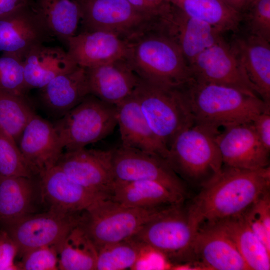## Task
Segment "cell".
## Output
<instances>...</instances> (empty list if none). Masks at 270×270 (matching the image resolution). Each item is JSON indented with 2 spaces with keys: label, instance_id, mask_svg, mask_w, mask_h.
<instances>
[{
  "label": "cell",
  "instance_id": "1",
  "mask_svg": "<svg viewBox=\"0 0 270 270\" xmlns=\"http://www.w3.org/2000/svg\"><path fill=\"white\" fill-rule=\"evenodd\" d=\"M270 186V166L248 170L223 165L187 208L189 218L198 228L242 214Z\"/></svg>",
  "mask_w": 270,
  "mask_h": 270
},
{
  "label": "cell",
  "instance_id": "2",
  "mask_svg": "<svg viewBox=\"0 0 270 270\" xmlns=\"http://www.w3.org/2000/svg\"><path fill=\"white\" fill-rule=\"evenodd\" d=\"M194 124L216 130L252 122L270 110L257 95L234 88L191 79L182 86Z\"/></svg>",
  "mask_w": 270,
  "mask_h": 270
},
{
  "label": "cell",
  "instance_id": "3",
  "mask_svg": "<svg viewBox=\"0 0 270 270\" xmlns=\"http://www.w3.org/2000/svg\"><path fill=\"white\" fill-rule=\"evenodd\" d=\"M126 60L142 80L169 86L192 79L186 59L174 40L160 26L129 42Z\"/></svg>",
  "mask_w": 270,
  "mask_h": 270
},
{
  "label": "cell",
  "instance_id": "4",
  "mask_svg": "<svg viewBox=\"0 0 270 270\" xmlns=\"http://www.w3.org/2000/svg\"><path fill=\"white\" fill-rule=\"evenodd\" d=\"M218 132L194 124L176 137L166 160L181 178L202 187L216 176L223 166L216 140Z\"/></svg>",
  "mask_w": 270,
  "mask_h": 270
},
{
  "label": "cell",
  "instance_id": "5",
  "mask_svg": "<svg viewBox=\"0 0 270 270\" xmlns=\"http://www.w3.org/2000/svg\"><path fill=\"white\" fill-rule=\"evenodd\" d=\"M150 128L168 148L176 137L194 124L182 88L140 80L134 92Z\"/></svg>",
  "mask_w": 270,
  "mask_h": 270
},
{
  "label": "cell",
  "instance_id": "6",
  "mask_svg": "<svg viewBox=\"0 0 270 270\" xmlns=\"http://www.w3.org/2000/svg\"><path fill=\"white\" fill-rule=\"evenodd\" d=\"M169 206L138 208L102 198L82 212V224L98 249L131 238Z\"/></svg>",
  "mask_w": 270,
  "mask_h": 270
},
{
  "label": "cell",
  "instance_id": "7",
  "mask_svg": "<svg viewBox=\"0 0 270 270\" xmlns=\"http://www.w3.org/2000/svg\"><path fill=\"white\" fill-rule=\"evenodd\" d=\"M53 124L64 150L84 148L113 132L117 126L116 106L89 94Z\"/></svg>",
  "mask_w": 270,
  "mask_h": 270
},
{
  "label": "cell",
  "instance_id": "8",
  "mask_svg": "<svg viewBox=\"0 0 270 270\" xmlns=\"http://www.w3.org/2000/svg\"><path fill=\"white\" fill-rule=\"evenodd\" d=\"M182 204L167 206L132 238L160 252L170 262H188L194 258L192 246L198 228Z\"/></svg>",
  "mask_w": 270,
  "mask_h": 270
},
{
  "label": "cell",
  "instance_id": "9",
  "mask_svg": "<svg viewBox=\"0 0 270 270\" xmlns=\"http://www.w3.org/2000/svg\"><path fill=\"white\" fill-rule=\"evenodd\" d=\"M83 31H103L128 42L160 27L162 17L142 13L128 0H74Z\"/></svg>",
  "mask_w": 270,
  "mask_h": 270
},
{
  "label": "cell",
  "instance_id": "10",
  "mask_svg": "<svg viewBox=\"0 0 270 270\" xmlns=\"http://www.w3.org/2000/svg\"><path fill=\"white\" fill-rule=\"evenodd\" d=\"M82 214L48 210L28 214L2 226L16 242L18 256L42 246L60 244L69 232L79 224Z\"/></svg>",
  "mask_w": 270,
  "mask_h": 270
},
{
  "label": "cell",
  "instance_id": "11",
  "mask_svg": "<svg viewBox=\"0 0 270 270\" xmlns=\"http://www.w3.org/2000/svg\"><path fill=\"white\" fill-rule=\"evenodd\" d=\"M115 181L150 180L158 182L184 197V182L166 160L140 150L120 146L112 149Z\"/></svg>",
  "mask_w": 270,
  "mask_h": 270
},
{
  "label": "cell",
  "instance_id": "12",
  "mask_svg": "<svg viewBox=\"0 0 270 270\" xmlns=\"http://www.w3.org/2000/svg\"><path fill=\"white\" fill-rule=\"evenodd\" d=\"M189 66L192 78L195 80L230 86L258 96L230 44L223 38L200 54Z\"/></svg>",
  "mask_w": 270,
  "mask_h": 270
},
{
  "label": "cell",
  "instance_id": "13",
  "mask_svg": "<svg viewBox=\"0 0 270 270\" xmlns=\"http://www.w3.org/2000/svg\"><path fill=\"white\" fill-rule=\"evenodd\" d=\"M112 150L86 148L63 152L56 166L86 188L109 198L114 181Z\"/></svg>",
  "mask_w": 270,
  "mask_h": 270
},
{
  "label": "cell",
  "instance_id": "14",
  "mask_svg": "<svg viewBox=\"0 0 270 270\" xmlns=\"http://www.w3.org/2000/svg\"><path fill=\"white\" fill-rule=\"evenodd\" d=\"M34 4L0 16V52L20 60L32 48L54 40Z\"/></svg>",
  "mask_w": 270,
  "mask_h": 270
},
{
  "label": "cell",
  "instance_id": "15",
  "mask_svg": "<svg viewBox=\"0 0 270 270\" xmlns=\"http://www.w3.org/2000/svg\"><path fill=\"white\" fill-rule=\"evenodd\" d=\"M216 140L224 166L248 170L269 166L270 151L258 138L252 122L224 128Z\"/></svg>",
  "mask_w": 270,
  "mask_h": 270
},
{
  "label": "cell",
  "instance_id": "16",
  "mask_svg": "<svg viewBox=\"0 0 270 270\" xmlns=\"http://www.w3.org/2000/svg\"><path fill=\"white\" fill-rule=\"evenodd\" d=\"M38 179L40 200L48 210L82 213L98 200L108 198L86 188L56 166Z\"/></svg>",
  "mask_w": 270,
  "mask_h": 270
},
{
  "label": "cell",
  "instance_id": "17",
  "mask_svg": "<svg viewBox=\"0 0 270 270\" xmlns=\"http://www.w3.org/2000/svg\"><path fill=\"white\" fill-rule=\"evenodd\" d=\"M18 146L36 177L54 166L64 151L53 123L36 114L26 124Z\"/></svg>",
  "mask_w": 270,
  "mask_h": 270
},
{
  "label": "cell",
  "instance_id": "18",
  "mask_svg": "<svg viewBox=\"0 0 270 270\" xmlns=\"http://www.w3.org/2000/svg\"><path fill=\"white\" fill-rule=\"evenodd\" d=\"M192 250L202 270H250L233 241L214 224L198 227Z\"/></svg>",
  "mask_w": 270,
  "mask_h": 270
},
{
  "label": "cell",
  "instance_id": "19",
  "mask_svg": "<svg viewBox=\"0 0 270 270\" xmlns=\"http://www.w3.org/2000/svg\"><path fill=\"white\" fill-rule=\"evenodd\" d=\"M67 52L78 66L88 68L127 59L130 43L103 31H82L70 38Z\"/></svg>",
  "mask_w": 270,
  "mask_h": 270
},
{
  "label": "cell",
  "instance_id": "20",
  "mask_svg": "<svg viewBox=\"0 0 270 270\" xmlns=\"http://www.w3.org/2000/svg\"><path fill=\"white\" fill-rule=\"evenodd\" d=\"M163 28L176 42L188 65L202 52L222 38L210 24L192 17L171 4L162 18Z\"/></svg>",
  "mask_w": 270,
  "mask_h": 270
},
{
  "label": "cell",
  "instance_id": "21",
  "mask_svg": "<svg viewBox=\"0 0 270 270\" xmlns=\"http://www.w3.org/2000/svg\"><path fill=\"white\" fill-rule=\"evenodd\" d=\"M86 69L90 94L115 106L134 92L140 80L126 59Z\"/></svg>",
  "mask_w": 270,
  "mask_h": 270
},
{
  "label": "cell",
  "instance_id": "22",
  "mask_svg": "<svg viewBox=\"0 0 270 270\" xmlns=\"http://www.w3.org/2000/svg\"><path fill=\"white\" fill-rule=\"evenodd\" d=\"M246 34L234 36L230 44L257 94L270 104V44Z\"/></svg>",
  "mask_w": 270,
  "mask_h": 270
},
{
  "label": "cell",
  "instance_id": "23",
  "mask_svg": "<svg viewBox=\"0 0 270 270\" xmlns=\"http://www.w3.org/2000/svg\"><path fill=\"white\" fill-rule=\"evenodd\" d=\"M116 108L121 146L156 154L166 159L168 150L150 128L134 92L117 104Z\"/></svg>",
  "mask_w": 270,
  "mask_h": 270
},
{
  "label": "cell",
  "instance_id": "24",
  "mask_svg": "<svg viewBox=\"0 0 270 270\" xmlns=\"http://www.w3.org/2000/svg\"><path fill=\"white\" fill-rule=\"evenodd\" d=\"M89 94L86 69L78 66L38 89V98L46 112L58 119Z\"/></svg>",
  "mask_w": 270,
  "mask_h": 270
},
{
  "label": "cell",
  "instance_id": "25",
  "mask_svg": "<svg viewBox=\"0 0 270 270\" xmlns=\"http://www.w3.org/2000/svg\"><path fill=\"white\" fill-rule=\"evenodd\" d=\"M21 60L25 82L30 90L42 88L57 76L78 66L62 48L44 44L31 48Z\"/></svg>",
  "mask_w": 270,
  "mask_h": 270
},
{
  "label": "cell",
  "instance_id": "26",
  "mask_svg": "<svg viewBox=\"0 0 270 270\" xmlns=\"http://www.w3.org/2000/svg\"><path fill=\"white\" fill-rule=\"evenodd\" d=\"M110 198L126 206L152 208L182 204L184 197L154 181H114Z\"/></svg>",
  "mask_w": 270,
  "mask_h": 270
},
{
  "label": "cell",
  "instance_id": "27",
  "mask_svg": "<svg viewBox=\"0 0 270 270\" xmlns=\"http://www.w3.org/2000/svg\"><path fill=\"white\" fill-rule=\"evenodd\" d=\"M38 192L35 178L0 176V224L4 226L34 213Z\"/></svg>",
  "mask_w": 270,
  "mask_h": 270
},
{
  "label": "cell",
  "instance_id": "28",
  "mask_svg": "<svg viewBox=\"0 0 270 270\" xmlns=\"http://www.w3.org/2000/svg\"><path fill=\"white\" fill-rule=\"evenodd\" d=\"M211 224L230 238L250 270H270V251L250 229L242 214Z\"/></svg>",
  "mask_w": 270,
  "mask_h": 270
},
{
  "label": "cell",
  "instance_id": "29",
  "mask_svg": "<svg viewBox=\"0 0 270 270\" xmlns=\"http://www.w3.org/2000/svg\"><path fill=\"white\" fill-rule=\"evenodd\" d=\"M98 252L96 246L81 221L59 244L58 270H96Z\"/></svg>",
  "mask_w": 270,
  "mask_h": 270
},
{
  "label": "cell",
  "instance_id": "30",
  "mask_svg": "<svg viewBox=\"0 0 270 270\" xmlns=\"http://www.w3.org/2000/svg\"><path fill=\"white\" fill-rule=\"evenodd\" d=\"M186 14L206 22L222 34L236 32L242 15L222 0H168Z\"/></svg>",
  "mask_w": 270,
  "mask_h": 270
},
{
  "label": "cell",
  "instance_id": "31",
  "mask_svg": "<svg viewBox=\"0 0 270 270\" xmlns=\"http://www.w3.org/2000/svg\"><path fill=\"white\" fill-rule=\"evenodd\" d=\"M34 6L54 36L66 46L80 21L78 4L72 0H35Z\"/></svg>",
  "mask_w": 270,
  "mask_h": 270
},
{
  "label": "cell",
  "instance_id": "32",
  "mask_svg": "<svg viewBox=\"0 0 270 270\" xmlns=\"http://www.w3.org/2000/svg\"><path fill=\"white\" fill-rule=\"evenodd\" d=\"M28 95L14 94L0 88V128L17 142L26 124L36 114Z\"/></svg>",
  "mask_w": 270,
  "mask_h": 270
},
{
  "label": "cell",
  "instance_id": "33",
  "mask_svg": "<svg viewBox=\"0 0 270 270\" xmlns=\"http://www.w3.org/2000/svg\"><path fill=\"white\" fill-rule=\"evenodd\" d=\"M142 245L132 238L98 249L96 270L132 269L142 253Z\"/></svg>",
  "mask_w": 270,
  "mask_h": 270
},
{
  "label": "cell",
  "instance_id": "34",
  "mask_svg": "<svg viewBox=\"0 0 270 270\" xmlns=\"http://www.w3.org/2000/svg\"><path fill=\"white\" fill-rule=\"evenodd\" d=\"M0 176L36 178L17 142L0 128Z\"/></svg>",
  "mask_w": 270,
  "mask_h": 270
},
{
  "label": "cell",
  "instance_id": "35",
  "mask_svg": "<svg viewBox=\"0 0 270 270\" xmlns=\"http://www.w3.org/2000/svg\"><path fill=\"white\" fill-rule=\"evenodd\" d=\"M0 88L18 95L28 94L30 90L20 58L10 54H2L0 56Z\"/></svg>",
  "mask_w": 270,
  "mask_h": 270
},
{
  "label": "cell",
  "instance_id": "36",
  "mask_svg": "<svg viewBox=\"0 0 270 270\" xmlns=\"http://www.w3.org/2000/svg\"><path fill=\"white\" fill-rule=\"evenodd\" d=\"M248 34L270 42V0H254L242 14Z\"/></svg>",
  "mask_w": 270,
  "mask_h": 270
},
{
  "label": "cell",
  "instance_id": "37",
  "mask_svg": "<svg viewBox=\"0 0 270 270\" xmlns=\"http://www.w3.org/2000/svg\"><path fill=\"white\" fill-rule=\"evenodd\" d=\"M58 246H44L27 252L18 262L19 270H58Z\"/></svg>",
  "mask_w": 270,
  "mask_h": 270
},
{
  "label": "cell",
  "instance_id": "38",
  "mask_svg": "<svg viewBox=\"0 0 270 270\" xmlns=\"http://www.w3.org/2000/svg\"><path fill=\"white\" fill-rule=\"evenodd\" d=\"M18 252L16 242L7 230L0 229V270H19L15 262Z\"/></svg>",
  "mask_w": 270,
  "mask_h": 270
},
{
  "label": "cell",
  "instance_id": "39",
  "mask_svg": "<svg viewBox=\"0 0 270 270\" xmlns=\"http://www.w3.org/2000/svg\"><path fill=\"white\" fill-rule=\"evenodd\" d=\"M252 123L258 138L270 151V110L259 114Z\"/></svg>",
  "mask_w": 270,
  "mask_h": 270
},
{
  "label": "cell",
  "instance_id": "40",
  "mask_svg": "<svg viewBox=\"0 0 270 270\" xmlns=\"http://www.w3.org/2000/svg\"><path fill=\"white\" fill-rule=\"evenodd\" d=\"M242 216L252 231L270 251V232L266 230L250 207L242 214Z\"/></svg>",
  "mask_w": 270,
  "mask_h": 270
},
{
  "label": "cell",
  "instance_id": "41",
  "mask_svg": "<svg viewBox=\"0 0 270 270\" xmlns=\"http://www.w3.org/2000/svg\"><path fill=\"white\" fill-rule=\"evenodd\" d=\"M34 4V0H0V16L22 7Z\"/></svg>",
  "mask_w": 270,
  "mask_h": 270
},
{
  "label": "cell",
  "instance_id": "42",
  "mask_svg": "<svg viewBox=\"0 0 270 270\" xmlns=\"http://www.w3.org/2000/svg\"><path fill=\"white\" fill-rule=\"evenodd\" d=\"M229 6L242 14L248 10L254 0H222Z\"/></svg>",
  "mask_w": 270,
  "mask_h": 270
},
{
  "label": "cell",
  "instance_id": "43",
  "mask_svg": "<svg viewBox=\"0 0 270 270\" xmlns=\"http://www.w3.org/2000/svg\"><path fill=\"white\" fill-rule=\"evenodd\" d=\"M162 7H166L170 4L168 0H148Z\"/></svg>",
  "mask_w": 270,
  "mask_h": 270
}]
</instances>
